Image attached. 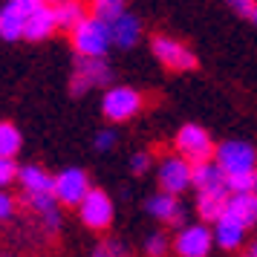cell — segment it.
<instances>
[{"label": "cell", "mask_w": 257, "mask_h": 257, "mask_svg": "<svg viewBox=\"0 0 257 257\" xmlns=\"http://www.w3.org/2000/svg\"><path fill=\"white\" fill-rule=\"evenodd\" d=\"M231 9L237 15H245V18H251V12H254V0H234Z\"/></svg>", "instance_id": "31"}, {"label": "cell", "mask_w": 257, "mask_h": 257, "mask_svg": "<svg viewBox=\"0 0 257 257\" xmlns=\"http://www.w3.org/2000/svg\"><path fill=\"white\" fill-rule=\"evenodd\" d=\"M110 38H113V47H118V49L136 47V44H139V38H142V21L127 9L116 24L110 26Z\"/></svg>", "instance_id": "16"}, {"label": "cell", "mask_w": 257, "mask_h": 257, "mask_svg": "<svg viewBox=\"0 0 257 257\" xmlns=\"http://www.w3.org/2000/svg\"><path fill=\"white\" fill-rule=\"evenodd\" d=\"M0 257H12V254H6V251H0Z\"/></svg>", "instance_id": "34"}, {"label": "cell", "mask_w": 257, "mask_h": 257, "mask_svg": "<svg viewBox=\"0 0 257 257\" xmlns=\"http://www.w3.org/2000/svg\"><path fill=\"white\" fill-rule=\"evenodd\" d=\"M171 251V240H168V234L162 231H153L145 237V254L148 257H165Z\"/></svg>", "instance_id": "25"}, {"label": "cell", "mask_w": 257, "mask_h": 257, "mask_svg": "<svg viewBox=\"0 0 257 257\" xmlns=\"http://www.w3.org/2000/svg\"><path fill=\"white\" fill-rule=\"evenodd\" d=\"M110 81V64L104 58H78L75 55V70H72L70 90L72 95H84L93 87H104Z\"/></svg>", "instance_id": "9"}, {"label": "cell", "mask_w": 257, "mask_h": 257, "mask_svg": "<svg viewBox=\"0 0 257 257\" xmlns=\"http://www.w3.org/2000/svg\"><path fill=\"white\" fill-rule=\"evenodd\" d=\"M174 148L176 156H182L188 165H202L214 159L217 145L211 139V133L202 124H182L174 136Z\"/></svg>", "instance_id": "2"}, {"label": "cell", "mask_w": 257, "mask_h": 257, "mask_svg": "<svg viewBox=\"0 0 257 257\" xmlns=\"http://www.w3.org/2000/svg\"><path fill=\"white\" fill-rule=\"evenodd\" d=\"M90 191H93L90 176L81 168H64L52 176V197L58 205H75L78 208Z\"/></svg>", "instance_id": "4"}, {"label": "cell", "mask_w": 257, "mask_h": 257, "mask_svg": "<svg viewBox=\"0 0 257 257\" xmlns=\"http://www.w3.org/2000/svg\"><path fill=\"white\" fill-rule=\"evenodd\" d=\"M225 188L228 194H257V171H245V174L225 176Z\"/></svg>", "instance_id": "24"}, {"label": "cell", "mask_w": 257, "mask_h": 257, "mask_svg": "<svg viewBox=\"0 0 257 257\" xmlns=\"http://www.w3.org/2000/svg\"><path fill=\"white\" fill-rule=\"evenodd\" d=\"M245 257H257V240L251 245H248V251H245Z\"/></svg>", "instance_id": "32"}, {"label": "cell", "mask_w": 257, "mask_h": 257, "mask_svg": "<svg viewBox=\"0 0 257 257\" xmlns=\"http://www.w3.org/2000/svg\"><path fill=\"white\" fill-rule=\"evenodd\" d=\"M18 171H21V168H18L15 159H3V156H0V191L18 179Z\"/></svg>", "instance_id": "27"}, {"label": "cell", "mask_w": 257, "mask_h": 257, "mask_svg": "<svg viewBox=\"0 0 257 257\" xmlns=\"http://www.w3.org/2000/svg\"><path fill=\"white\" fill-rule=\"evenodd\" d=\"M243 257H245V254H243Z\"/></svg>", "instance_id": "35"}, {"label": "cell", "mask_w": 257, "mask_h": 257, "mask_svg": "<svg viewBox=\"0 0 257 257\" xmlns=\"http://www.w3.org/2000/svg\"><path fill=\"white\" fill-rule=\"evenodd\" d=\"M151 165H153L151 153H145V151H139V153H133V156H130V171H133L136 176L148 174V171H151Z\"/></svg>", "instance_id": "28"}, {"label": "cell", "mask_w": 257, "mask_h": 257, "mask_svg": "<svg viewBox=\"0 0 257 257\" xmlns=\"http://www.w3.org/2000/svg\"><path fill=\"white\" fill-rule=\"evenodd\" d=\"M90 257H127V251H124V245L118 243V240H107V243L95 245Z\"/></svg>", "instance_id": "26"}, {"label": "cell", "mask_w": 257, "mask_h": 257, "mask_svg": "<svg viewBox=\"0 0 257 257\" xmlns=\"http://www.w3.org/2000/svg\"><path fill=\"white\" fill-rule=\"evenodd\" d=\"M145 211L159 222L179 225V228L185 225V202H182L179 197H171V194H153V197L145 202Z\"/></svg>", "instance_id": "12"}, {"label": "cell", "mask_w": 257, "mask_h": 257, "mask_svg": "<svg viewBox=\"0 0 257 257\" xmlns=\"http://www.w3.org/2000/svg\"><path fill=\"white\" fill-rule=\"evenodd\" d=\"M151 47H153V55L162 61L168 70L188 72V70H194V67H197V55H194V52H191L182 41H176V38L156 35Z\"/></svg>", "instance_id": "10"}, {"label": "cell", "mask_w": 257, "mask_h": 257, "mask_svg": "<svg viewBox=\"0 0 257 257\" xmlns=\"http://www.w3.org/2000/svg\"><path fill=\"white\" fill-rule=\"evenodd\" d=\"M156 179H159V188L162 194H171V197H179L191 188V165L176 156V153H165L159 165H156Z\"/></svg>", "instance_id": "6"}, {"label": "cell", "mask_w": 257, "mask_h": 257, "mask_svg": "<svg viewBox=\"0 0 257 257\" xmlns=\"http://www.w3.org/2000/svg\"><path fill=\"white\" fill-rule=\"evenodd\" d=\"M18 182L24 188L26 197H41V194H52V174L44 171L41 165H24L18 171Z\"/></svg>", "instance_id": "17"}, {"label": "cell", "mask_w": 257, "mask_h": 257, "mask_svg": "<svg viewBox=\"0 0 257 257\" xmlns=\"http://www.w3.org/2000/svg\"><path fill=\"white\" fill-rule=\"evenodd\" d=\"M70 35H72V49H75L78 58H104L107 49L113 47L110 26L101 24L93 15H84L70 29Z\"/></svg>", "instance_id": "1"}, {"label": "cell", "mask_w": 257, "mask_h": 257, "mask_svg": "<svg viewBox=\"0 0 257 257\" xmlns=\"http://www.w3.org/2000/svg\"><path fill=\"white\" fill-rule=\"evenodd\" d=\"M251 24H257V3H254V12H251Z\"/></svg>", "instance_id": "33"}, {"label": "cell", "mask_w": 257, "mask_h": 257, "mask_svg": "<svg viewBox=\"0 0 257 257\" xmlns=\"http://www.w3.org/2000/svg\"><path fill=\"white\" fill-rule=\"evenodd\" d=\"M228 191H208V194H197V214L199 222H217L228 211Z\"/></svg>", "instance_id": "18"}, {"label": "cell", "mask_w": 257, "mask_h": 257, "mask_svg": "<svg viewBox=\"0 0 257 257\" xmlns=\"http://www.w3.org/2000/svg\"><path fill=\"white\" fill-rule=\"evenodd\" d=\"M113 145H116V130H113V127H104V130H98V133H95V139H93L95 151L104 153V151H110Z\"/></svg>", "instance_id": "29"}, {"label": "cell", "mask_w": 257, "mask_h": 257, "mask_svg": "<svg viewBox=\"0 0 257 257\" xmlns=\"http://www.w3.org/2000/svg\"><path fill=\"white\" fill-rule=\"evenodd\" d=\"M171 245L179 257H208L214 248V234L205 222H188L176 231Z\"/></svg>", "instance_id": "7"}, {"label": "cell", "mask_w": 257, "mask_h": 257, "mask_svg": "<svg viewBox=\"0 0 257 257\" xmlns=\"http://www.w3.org/2000/svg\"><path fill=\"white\" fill-rule=\"evenodd\" d=\"M15 197L12 194H6V191H0V222H9L15 217Z\"/></svg>", "instance_id": "30"}, {"label": "cell", "mask_w": 257, "mask_h": 257, "mask_svg": "<svg viewBox=\"0 0 257 257\" xmlns=\"http://www.w3.org/2000/svg\"><path fill=\"white\" fill-rule=\"evenodd\" d=\"M228 214L237 217L245 228L257 225V194H234L228 199Z\"/></svg>", "instance_id": "20"}, {"label": "cell", "mask_w": 257, "mask_h": 257, "mask_svg": "<svg viewBox=\"0 0 257 257\" xmlns=\"http://www.w3.org/2000/svg\"><path fill=\"white\" fill-rule=\"evenodd\" d=\"M214 162L220 165V171L225 176L234 174H245V171H257V151L251 142L243 139H228L217 145L214 151Z\"/></svg>", "instance_id": "3"}, {"label": "cell", "mask_w": 257, "mask_h": 257, "mask_svg": "<svg viewBox=\"0 0 257 257\" xmlns=\"http://www.w3.org/2000/svg\"><path fill=\"white\" fill-rule=\"evenodd\" d=\"M29 208L38 214V220L47 225V231H58L61 228V211L52 194H41V197H26Z\"/></svg>", "instance_id": "19"}, {"label": "cell", "mask_w": 257, "mask_h": 257, "mask_svg": "<svg viewBox=\"0 0 257 257\" xmlns=\"http://www.w3.org/2000/svg\"><path fill=\"white\" fill-rule=\"evenodd\" d=\"M245 231H248V228H245L237 217H231L228 211H225V214H222L214 225H211L214 245H220L222 251H237V248L245 243Z\"/></svg>", "instance_id": "13"}, {"label": "cell", "mask_w": 257, "mask_h": 257, "mask_svg": "<svg viewBox=\"0 0 257 257\" xmlns=\"http://www.w3.org/2000/svg\"><path fill=\"white\" fill-rule=\"evenodd\" d=\"M191 188H197V194H208V191H228L225 188V174L220 171V165L214 162H202V165H191Z\"/></svg>", "instance_id": "14"}, {"label": "cell", "mask_w": 257, "mask_h": 257, "mask_svg": "<svg viewBox=\"0 0 257 257\" xmlns=\"http://www.w3.org/2000/svg\"><path fill=\"white\" fill-rule=\"evenodd\" d=\"M44 0H9L0 6V38L3 41H18L24 38L26 18L35 12Z\"/></svg>", "instance_id": "11"}, {"label": "cell", "mask_w": 257, "mask_h": 257, "mask_svg": "<svg viewBox=\"0 0 257 257\" xmlns=\"http://www.w3.org/2000/svg\"><path fill=\"white\" fill-rule=\"evenodd\" d=\"M21 145H24L21 130L15 127L12 121H0V156L3 159H15L21 153Z\"/></svg>", "instance_id": "21"}, {"label": "cell", "mask_w": 257, "mask_h": 257, "mask_svg": "<svg viewBox=\"0 0 257 257\" xmlns=\"http://www.w3.org/2000/svg\"><path fill=\"white\" fill-rule=\"evenodd\" d=\"M113 214H116V205H113V199L107 191L101 188H93L84 202L78 205V217L87 228H93V231H104L110 228V222H113Z\"/></svg>", "instance_id": "8"}, {"label": "cell", "mask_w": 257, "mask_h": 257, "mask_svg": "<svg viewBox=\"0 0 257 257\" xmlns=\"http://www.w3.org/2000/svg\"><path fill=\"white\" fill-rule=\"evenodd\" d=\"M58 29L55 24V15H52V6L49 3H41L35 12L26 18V26H24V38L26 41H47L52 32Z\"/></svg>", "instance_id": "15"}, {"label": "cell", "mask_w": 257, "mask_h": 257, "mask_svg": "<svg viewBox=\"0 0 257 257\" xmlns=\"http://www.w3.org/2000/svg\"><path fill=\"white\" fill-rule=\"evenodd\" d=\"M142 104H145V98H142L139 90L118 84V87H110L104 93L101 113L107 116V121H130L133 116H139Z\"/></svg>", "instance_id": "5"}, {"label": "cell", "mask_w": 257, "mask_h": 257, "mask_svg": "<svg viewBox=\"0 0 257 257\" xmlns=\"http://www.w3.org/2000/svg\"><path fill=\"white\" fill-rule=\"evenodd\" d=\"M52 15H55V24L61 29H72L84 18V6L81 3H72V0H64V3H55L52 6Z\"/></svg>", "instance_id": "22"}, {"label": "cell", "mask_w": 257, "mask_h": 257, "mask_svg": "<svg viewBox=\"0 0 257 257\" xmlns=\"http://www.w3.org/2000/svg\"><path fill=\"white\" fill-rule=\"evenodd\" d=\"M124 12H127V6L121 0H95L93 3V18H98L107 26H113Z\"/></svg>", "instance_id": "23"}]
</instances>
